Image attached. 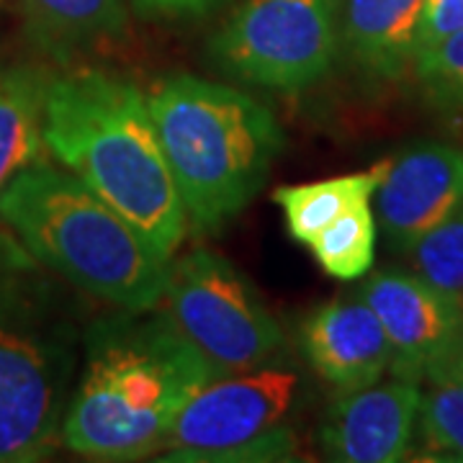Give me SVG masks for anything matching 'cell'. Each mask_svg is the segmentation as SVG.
Returning a JSON list of instances; mask_svg holds the SVG:
<instances>
[{"label":"cell","mask_w":463,"mask_h":463,"mask_svg":"<svg viewBox=\"0 0 463 463\" xmlns=\"http://www.w3.org/2000/svg\"><path fill=\"white\" fill-rule=\"evenodd\" d=\"M33 36L54 54L96 47L127 29L124 0H24Z\"/></svg>","instance_id":"16"},{"label":"cell","mask_w":463,"mask_h":463,"mask_svg":"<svg viewBox=\"0 0 463 463\" xmlns=\"http://www.w3.org/2000/svg\"><path fill=\"white\" fill-rule=\"evenodd\" d=\"M430 389L420 402V422L428 446L448 458L463 461V379L430 373Z\"/></svg>","instance_id":"19"},{"label":"cell","mask_w":463,"mask_h":463,"mask_svg":"<svg viewBox=\"0 0 463 463\" xmlns=\"http://www.w3.org/2000/svg\"><path fill=\"white\" fill-rule=\"evenodd\" d=\"M430 373H453V376H461L463 379V335L461 340H458V345L453 347V353L448 355L443 364L435 365ZM430 373H428V376H430ZM428 376H425V379H428Z\"/></svg>","instance_id":"23"},{"label":"cell","mask_w":463,"mask_h":463,"mask_svg":"<svg viewBox=\"0 0 463 463\" xmlns=\"http://www.w3.org/2000/svg\"><path fill=\"white\" fill-rule=\"evenodd\" d=\"M216 379L165 309H118L83 335V365L62 446L90 461L129 463L163 450L188 399Z\"/></svg>","instance_id":"1"},{"label":"cell","mask_w":463,"mask_h":463,"mask_svg":"<svg viewBox=\"0 0 463 463\" xmlns=\"http://www.w3.org/2000/svg\"><path fill=\"white\" fill-rule=\"evenodd\" d=\"M301 392L294 368L265 364L203 383L167 432L165 461L265 463L288 461L297 435L288 414Z\"/></svg>","instance_id":"6"},{"label":"cell","mask_w":463,"mask_h":463,"mask_svg":"<svg viewBox=\"0 0 463 463\" xmlns=\"http://www.w3.org/2000/svg\"><path fill=\"white\" fill-rule=\"evenodd\" d=\"M340 0H245L212 36V60L242 83L301 93L330 72Z\"/></svg>","instance_id":"8"},{"label":"cell","mask_w":463,"mask_h":463,"mask_svg":"<svg viewBox=\"0 0 463 463\" xmlns=\"http://www.w3.org/2000/svg\"><path fill=\"white\" fill-rule=\"evenodd\" d=\"M373 196L376 224L389 245L410 252L420 237L463 203V149L446 142H422L402 152Z\"/></svg>","instance_id":"10"},{"label":"cell","mask_w":463,"mask_h":463,"mask_svg":"<svg viewBox=\"0 0 463 463\" xmlns=\"http://www.w3.org/2000/svg\"><path fill=\"white\" fill-rule=\"evenodd\" d=\"M147 106L188 227L222 230L268 181L286 142L281 124L248 93L194 75L160 80Z\"/></svg>","instance_id":"5"},{"label":"cell","mask_w":463,"mask_h":463,"mask_svg":"<svg viewBox=\"0 0 463 463\" xmlns=\"http://www.w3.org/2000/svg\"><path fill=\"white\" fill-rule=\"evenodd\" d=\"M422 392L410 379L343 392L322 422L319 440L330 461L397 463L407 458Z\"/></svg>","instance_id":"11"},{"label":"cell","mask_w":463,"mask_h":463,"mask_svg":"<svg viewBox=\"0 0 463 463\" xmlns=\"http://www.w3.org/2000/svg\"><path fill=\"white\" fill-rule=\"evenodd\" d=\"M70 283L0 234V463H33L62 446L83 355Z\"/></svg>","instance_id":"4"},{"label":"cell","mask_w":463,"mask_h":463,"mask_svg":"<svg viewBox=\"0 0 463 463\" xmlns=\"http://www.w3.org/2000/svg\"><path fill=\"white\" fill-rule=\"evenodd\" d=\"M137 8L149 16H167V18H185V16H203L222 5L224 0H134Z\"/></svg>","instance_id":"22"},{"label":"cell","mask_w":463,"mask_h":463,"mask_svg":"<svg viewBox=\"0 0 463 463\" xmlns=\"http://www.w3.org/2000/svg\"><path fill=\"white\" fill-rule=\"evenodd\" d=\"M463 29V0H425L420 29H417V54L432 50L450 33Z\"/></svg>","instance_id":"21"},{"label":"cell","mask_w":463,"mask_h":463,"mask_svg":"<svg viewBox=\"0 0 463 463\" xmlns=\"http://www.w3.org/2000/svg\"><path fill=\"white\" fill-rule=\"evenodd\" d=\"M358 294L379 317L392 343L389 371L397 379L420 383L461 340L463 309L417 273L376 270Z\"/></svg>","instance_id":"9"},{"label":"cell","mask_w":463,"mask_h":463,"mask_svg":"<svg viewBox=\"0 0 463 463\" xmlns=\"http://www.w3.org/2000/svg\"><path fill=\"white\" fill-rule=\"evenodd\" d=\"M414 70L432 99L463 109V29L414 60Z\"/></svg>","instance_id":"20"},{"label":"cell","mask_w":463,"mask_h":463,"mask_svg":"<svg viewBox=\"0 0 463 463\" xmlns=\"http://www.w3.org/2000/svg\"><path fill=\"white\" fill-rule=\"evenodd\" d=\"M425 0H340V42L364 72L394 80L414 65Z\"/></svg>","instance_id":"13"},{"label":"cell","mask_w":463,"mask_h":463,"mask_svg":"<svg viewBox=\"0 0 463 463\" xmlns=\"http://www.w3.org/2000/svg\"><path fill=\"white\" fill-rule=\"evenodd\" d=\"M301 350L337 392L365 389L392 365V343L361 294L319 304L301 325Z\"/></svg>","instance_id":"12"},{"label":"cell","mask_w":463,"mask_h":463,"mask_svg":"<svg viewBox=\"0 0 463 463\" xmlns=\"http://www.w3.org/2000/svg\"><path fill=\"white\" fill-rule=\"evenodd\" d=\"M160 307L212 364L216 376L273 364L281 353L279 319L252 283L230 260L209 250H191L175 263L170 260Z\"/></svg>","instance_id":"7"},{"label":"cell","mask_w":463,"mask_h":463,"mask_svg":"<svg viewBox=\"0 0 463 463\" xmlns=\"http://www.w3.org/2000/svg\"><path fill=\"white\" fill-rule=\"evenodd\" d=\"M0 224L36 263L116 309L163 301L173 258L70 170H21L0 191Z\"/></svg>","instance_id":"3"},{"label":"cell","mask_w":463,"mask_h":463,"mask_svg":"<svg viewBox=\"0 0 463 463\" xmlns=\"http://www.w3.org/2000/svg\"><path fill=\"white\" fill-rule=\"evenodd\" d=\"M44 145L163 255L178 252L188 216L137 85L100 70L50 75Z\"/></svg>","instance_id":"2"},{"label":"cell","mask_w":463,"mask_h":463,"mask_svg":"<svg viewBox=\"0 0 463 463\" xmlns=\"http://www.w3.org/2000/svg\"><path fill=\"white\" fill-rule=\"evenodd\" d=\"M389 165L392 160H383L361 173L276 188L273 201L281 206L288 234L301 245H309L319 232L330 227L350 206L373 199Z\"/></svg>","instance_id":"15"},{"label":"cell","mask_w":463,"mask_h":463,"mask_svg":"<svg viewBox=\"0 0 463 463\" xmlns=\"http://www.w3.org/2000/svg\"><path fill=\"white\" fill-rule=\"evenodd\" d=\"M376 214L371 212V201L355 203L337 216L330 227L317 234L307 248L315 252L317 263L340 281L364 279L373 268L376 258Z\"/></svg>","instance_id":"17"},{"label":"cell","mask_w":463,"mask_h":463,"mask_svg":"<svg viewBox=\"0 0 463 463\" xmlns=\"http://www.w3.org/2000/svg\"><path fill=\"white\" fill-rule=\"evenodd\" d=\"M50 75L39 67H11L0 75V191L39 163L44 145V96Z\"/></svg>","instance_id":"14"},{"label":"cell","mask_w":463,"mask_h":463,"mask_svg":"<svg viewBox=\"0 0 463 463\" xmlns=\"http://www.w3.org/2000/svg\"><path fill=\"white\" fill-rule=\"evenodd\" d=\"M412 273L463 309V203L410 250Z\"/></svg>","instance_id":"18"}]
</instances>
